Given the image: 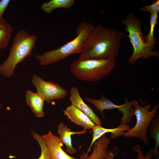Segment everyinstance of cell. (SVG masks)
Listing matches in <instances>:
<instances>
[{
	"label": "cell",
	"instance_id": "1",
	"mask_svg": "<svg viewBox=\"0 0 159 159\" xmlns=\"http://www.w3.org/2000/svg\"><path fill=\"white\" fill-rule=\"evenodd\" d=\"M126 37L120 30L102 24L94 27L85 41L79 59L107 60L115 59Z\"/></svg>",
	"mask_w": 159,
	"mask_h": 159
},
{
	"label": "cell",
	"instance_id": "2",
	"mask_svg": "<svg viewBox=\"0 0 159 159\" xmlns=\"http://www.w3.org/2000/svg\"><path fill=\"white\" fill-rule=\"evenodd\" d=\"M94 27L90 22H81L77 26V36L74 39L58 48L34 56L41 65L46 66L64 60L72 54H80L85 41Z\"/></svg>",
	"mask_w": 159,
	"mask_h": 159
},
{
	"label": "cell",
	"instance_id": "3",
	"mask_svg": "<svg viewBox=\"0 0 159 159\" xmlns=\"http://www.w3.org/2000/svg\"><path fill=\"white\" fill-rule=\"evenodd\" d=\"M37 39L36 36L25 30L18 32L14 37L8 57L0 64V75L7 77H11L16 66L31 56Z\"/></svg>",
	"mask_w": 159,
	"mask_h": 159
},
{
	"label": "cell",
	"instance_id": "4",
	"mask_svg": "<svg viewBox=\"0 0 159 159\" xmlns=\"http://www.w3.org/2000/svg\"><path fill=\"white\" fill-rule=\"evenodd\" d=\"M121 23L126 26L125 30L128 33L127 37L129 38L133 48L132 54L127 60L129 64H133L141 58L145 60L152 57H158L159 51L153 50L155 45L147 44L144 41L140 19L131 13L127 16L125 19L121 20Z\"/></svg>",
	"mask_w": 159,
	"mask_h": 159
},
{
	"label": "cell",
	"instance_id": "5",
	"mask_svg": "<svg viewBox=\"0 0 159 159\" xmlns=\"http://www.w3.org/2000/svg\"><path fill=\"white\" fill-rule=\"evenodd\" d=\"M115 59L74 60L70 66L71 72L77 79L87 82L100 81L110 75L115 66Z\"/></svg>",
	"mask_w": 159,
	"mask_h": 159
},
{
	"label": "cell",
	"instance_id": "6",
	"mask_svg": "<svg viewBox=\"0 0 159 159\" xmlns=\"http://www.w3.org/2000/svg\"><path fill=\"white\" fill-rule=\"evenodd\" d=\"M150 104L142 107L135 101L133 107L134 115L136 118L135 126L128 131L125 132L122 136L126 138H137L146 146L149 144V139L148 130L152 120L157 114L159 108V103H156L151 111Z\"/></svg>",
	"mask_w": 159,
	"mask_h": 159
},
{
	"label": "cell",
	"instance_id": "7",
	"mask_svg": "<svg viewBox=\"0 0 159 159\" xmlns=\"http://www.w3.org/2000/svg\"><path fill=\"white\" fill-rule=\"evenodd\" d=\"M85 99L88 102L92 104L97 111L101 113L103 118H105L103 111L105 110H110L116 109L122 115L119 125H126L130 122L132 117L134 115L133 105L135 100L129 101L127 98H125L124 104L117 105L112 102L110 100L104 96H102L98 100H96L86 97Z\"/></svg>",
	"mask_w": 159,
	"mask_h": 159
},
{
	"label": "cell",
	"instance_id": "8",
	"mask_svg": "<svg viewBox=\"0 0 159 159\" xmlns=\"http://www.w3.org/2000/svg\"><path fill=\"white\" fill-rule=\"evenodd\" d=\"M32 82L36 89L37 92L48 103L54 100L63 99L67 95V91L59 84L44 80L37 74L33 75Z\"/></svg>",
	"mask_w": 159,
	"mask_h": 159
},
{
	"label": "cell",
	"instance_id": "9",
	"mask_svg": "<svg viewBox=\"0 0 159 159\" xmlns=\"http://www.w3.org/2000/svg\"><path fill=\"white\" fill-rule=\"evenodd\" d=\"M49 149L51 159H76L70 156L62 148L63 143L58 136L50 131L42 136Z\"/></svg>",
	"mask_w": 159,
	"mask_h": 159
},
{
	"label": "cell",
	"instance_id": "10",
	"mask_svg": "<svg viewBox=\"0 0 159 159\" xmlns=\"http://www.w3.org/2000/svg\"><path fill=\"white\" fill-rule=\"evenodd\" d=\"M70 94L69 100L71 105L77 108L88 116L96 125H102L100 118L95 113L92 108L84 102L80 95L77 86L71 87Z\"/></svg>",
	"mask_w": 159,
	"mask_h": 159
},
{
	"label": "cell",
	"instance_id": "11",
	"mask_svg": "<svg viewBox=\"0 0 159 159\" xmlns=\"http://www.w3.org/2000/svg\"><path fill=\"white\" fill-rule=\"evenodd\" d=\"M131 128L128 125H119L116 128H106L103 127L101 125H95L92 129L93 132L92 137L90 146L87 152L86 153H83L82 154L84 157L88 156L94 143L106 133H111L110 138L114 139L118 137L122 136L125 131H128Z\"/></svg>",
	"mask_w": 159,
	"mask_h": 159
},
{
	"label": "cell",
	"instance_id": "12",
	"mask_svg": "<svg viewBox=\"0 0 159 159\" xmlns=\"http://www.w3.org/2000/svg\"><path fill=\"white\" fill-rule=\"evenodd\" d=\"M63 113L72 122L83 127L85 130L92 129L95 125L88 116L71 105L64 110Z\"/></svg>",
	"mask_w": 159,
	"mask_h": 159
},
{
	"label": "cell",
	"instance_id": "13",
	"mask_svg": "<svg viewBox=\"0 0 159 159\" xmlns=\"http://www.w3.org/2000/svg\"><path fill=\"white\" fill-rule=\"evenodd\" d=\"M110 142V139L104 135L93 144L90 155L84 157L81 155L80 159H107L108 147Z\"/></svg>",
	"mask_w": 159,
	"mask_h": 159
},
{
	"label": "cell",
	"instance_id": "14",
	"mask_svg": "<svg viewBox=\"0 0 159 159\" xmlns=\"http://www.w3.org/2000/svg\"><path fill=\"white\" fill-rule=\"evenodd\" d=\"M57 130L59 138L63 144L66 146L67 152L70 154L76 153L78 150L73 147L71 136L73 135L83 134L87 132V130L84 129L81 131H72L62 122L60 123L58 125Z\"/></svg>",
	"mask_w": 159,
	"mask_h": 159
},
{
	"label": "cell",
	"instance_id": "15",
	"mask_svg": "<svg viewBox=\"0 0 159 159\" xmlns=\"http://www.w3.org/2000/svg\"><path fill=\"white\" fill-rule=\"evenodd\" d=\"M26 101L35 116L38 118L44 116V106L45 100L39 94L30 90L26 91Z\"/></svg>",
	"mask_w": 159,
	"mask_h": 159
},
{
	"label": "cell",
	"instance_id": "16",
	"mask_svg": "<svg viewBox=\"0 0 159 159\" xmlns=\"http://www.w3.org/2000/svg\"><path fill=\"white\" fill-rule=\"evenodd\" d=\"M74 3V0H51L43 2L40 8L45 13L50 14L53 10L58 8H70Z\"/></svg>",
	"mask_w": 159,
	"mask_h": 159
},
{
	"label": "cell",
	"instance_id": "17",
	"mask_svg": "<svg viewBox=\"0 0 159 159\" xmlns=\"http://www.w3.org/2000/svg\"><path fill=\"white\" fill-rule=\"evenodd\" d=\"M13 30L12 27L5 19H0V50L8 46Z\"/></svg>",
	"mask_w": 159,
	"mask_h": 159
},
{
	"label": "cell",
	"instance_id": "18",
	"mask_svg": "<svg viewBox=\"0 0 159 159\" xmlns=\"http://www.w3.org/2000/svg\"><path fill=\"white\" fill-rule=\"evenodd\" d=\"M148 134L150 138L154 139L155 146L154 148V155L156 157L159 156V115L156 116L151 121L148 130Z\"/></svg>",
	"mask_w": 159,
	"mask_h": 159
},
{
	"label": "cell",
	"instance_id": "19",
	"mask_svg": "<svg viewBox=\"0 0 159 159\" xmlns=\"http://www.w3.org/2000/svg\"><path fill=\"white\" fill-rule=\"evenodd\" d=\"M158 14H151L150 15V29L149 32L146 35L144 36L145 42L148 44L155 45L158 42L156 40L154 36V32L155 27L158 23L157 21Z\"/></svg>",
	"mask_w": 159,
	"mask_h": 159
},
{
	"label": "cell",
	"instance_id": "20",
	"mask_svg": "<svg viewBox=\"0 0 159 159\" xmlns=\"http://www.w3.org/2000/svg\"><path fill=\"white\" fill-rule=\"evenodd\" d=\"M32 136L37 141L41 150L40 156L37 159H51L49 149L42 136L34 131L32 132Z\"/></svg>",
	"mask_w": 159,
	"mask_h": 159
},
{
	"label": "cell",
	"instance_id": "21",
	"mask_svg": "<svg viewBox=\"0 0 159 159\" xmlns=\"http://www.w3.org/2000/svg\"><path fill=\"white\" fill-rule=\"evenodd\" d=\"M132 149L137 153V159H152V158L154 155V148L149 149L145 155L143 154L141 146L139 145H134ZM154 159H159V157H156Z\"/></svg>",
	"mask_w": 159,
	"mask_h": 159
},
{
	"label": "cell",
	"instance_id": "22",
	"mask_svg": "<svg viewBox=\"0 0 159 159\" xmlns=\"http://www.w3.org/2000/svg\"><path fill=\"white\" fill-rule=\"evenodd\" d=\"M141 11H147L151 14L158 13L159 12V0L153 1L149 5L143 6L140 8Z\"/></svg>",
	"mask_w": 159,
	"mask_h": 159
},
{
	"label": "cell",
	"instance_id": "23",
	"mask_svg": "<svg viewBox=\"0 0 159 159\" xmlns=\"http://www.w3.org/2000/svg\"><path fill=\"white\" fill-rule=\"evenodd\" d=\"M10 0H1L0 1V19L3 18L4 12L7 7Z\"/></svg>",
	"mask_w": 159,
	"mask_h": 159
},
{
	"label": "cell",
	"instance_id": "24",
	"mask_svg": "<svg viewBox=\"0 0 159 159\" xmlns=\"http://www.w3.org/2000/svg\"><path fill=\"white\" fill-rule=\"evenodd\" d=\"M119 153L118 148L117 147L114 146L112 150H108L107 159H115V157L118 155Z\"/></svg>",
	"mask_w": 159,
	"mask_h": 159
},
{
	"label": "cell",
	"instance_id": "25",
	"mask_svg": "<svg viewBox=\"0 0 159 159\" xmlns=\"http://www.w3.org/2000/svg\"><path fill=\"white\" fill-rule=\"evenodd\" d=\"M2 107H3V105L1 103H0V110L1 109Z\"/></svg>",
	"mask_w": 159,
	"mask_h": 159
}]
</instances>
